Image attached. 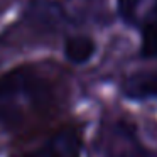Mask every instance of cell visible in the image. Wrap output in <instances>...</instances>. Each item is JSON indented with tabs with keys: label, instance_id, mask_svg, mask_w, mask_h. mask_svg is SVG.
I'll list each match as a JSON object with an SVG mask.
<instances>
[{
	"label": "cell",
	"instance_id": "6da1fadb",
	"mask_svg": "<svg viewBox=\"0 0 157 157\" xmlns=\"http://www.w3.org/2000/svg\"><path fill=\"white\" fill-rule=\"evenodd\" d=\"M56 86L32 66H19L0 76V123L15 128L29 112L48 113L56 105Z\"/></svg>",
	"mask_w": 157,
	"mask_h": 157
},
{
	"label": "cell",
	"instance_id": "7a4b0ae2",
	"mask_svg": "<svg viewBox=\"0 0 157 157\" xmlns=\"http://www.w3.org/2000/svg\"><path fill=\"white\" fill-rule=\"evenodd\" d=\"M100 149L106 157H152V154L140 144L135 128L128 122H113L101 130Z\"/></svg>",
	"mask_w": 157,
	"mask_h": 157
},
{
	"label": "cell",
	"instance_id": "3957f363",
	"mask_svg": "<svg viewBox=\"0 0 157 157\" xmlns=\"http://www.w3.org/2000/svg\"><path fill=\"white\" fill-rule=\"evenodd\" d=\"M81 140L75 128H64L49 137L42 145L19 157H78Z\"/></svg>",
	"mask_w": 157,
	"mask_h": 157
},
{
	"label": "cell",
	"instance_id": "277c9868",
	"mask_svg": "<svg viewBox=\"0 0 157 157\" xmlns=\"http://www.w3.org/2000/svg\"><path fill=\"white\" fill-rule=\"evenodd\" d=\"M123 95L130 100L157 98V71H142L123 81Z\"/></svg>",
	"mask_w": 157,
	"mask_h": 157
},
{
	"label": "cell",
	"instance_id": "5b68a950",
	"mask_svg": "<svg viewBox=\"0 0 157 157\" xmlns=\"http://www.w3.org/2000/svg\"><path fill=\"white\" fill-rule=\"evenodd\" d=\"M93 52H95V42L86 36H75L66 41L64 54L68 61L75 63V64H83V63L90 61Z\"/></svg>",
	"mask_w": 157,
	"mask_h": 157
},
{
	"label": "cell",
	"instance_id": "8992f818",
	"mask_svg": "<svg viewBox=\"0 0 157 157\" xmlns=\"http://www.w3.org/2000/svg\"><path fill=\"white\" fill-rule=\"evenodd\" d=\"M145 22H157V0L154 2V7H152V10H150V15L147 17Z\"/></svg>",
	"mask_w": 157,
	"mask_h": 157
}]
</instances>
